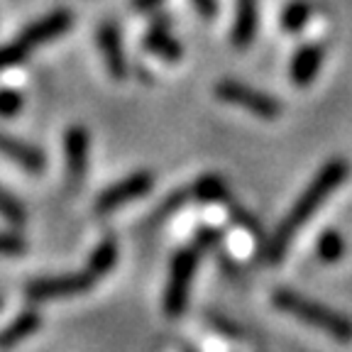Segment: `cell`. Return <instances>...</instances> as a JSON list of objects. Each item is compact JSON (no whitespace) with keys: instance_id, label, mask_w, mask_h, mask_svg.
<instances>
[{"instance_id":"1","label":"cell","mask_w":352,"mask_h":352,"mask_svg":"<svg viewBox=\"0 0 352 352\" xmlns=\"http://www.w3.org/2000/svg\"><path fill=\"white\" fill-rule=\"evenodd\" d=\"M350 174V164L345 160H330L328 164H323V169L316 174V179L308 184L306 191L298 196V201L294 204V208L289 210L284 220L279 223V228L274 230V235L270 237L267 248H264V257L267 262H281L292 245V240L296 237V232L306 226L308 220L314 218V213H318L320 206L328 201V196L340 186Z\"/></svg>"},{"instance_id":"2","label":"cell","mask_w":352,"mask_h":352,"mask_svg":"<svg viewBox=\"0 0 352 352\" xmlns=\"http://www.w3.org/2000/svg\"><path fill=\"white\" fill-rule=\"evenodd\" d=\"M272 301H274V306L279 311L301 320V323L323 330L325 336L333 338V340L352 342V320L347 316H342L340 311H336V308L314 301V298L303 296V294L294 292V289H276L272 294Z\"/></svg>"},{"instance_id":"3","label":"cell","mask_w":352,"mask_h":352,"mask_svg":"<svg viewBox=\"0 0 352 352\" xmlns=\"http://www.w3.org/2000/svg\"><path fill=\"white\" fill-rule=\"evenodd\" d=\"M198 259H201V250L196 245L184 248L174 254L169 270V281L164 289V311L169 318H179L186 311L188 292H191V281L196 274Z\"/></svg>"},{"instance_id":"4","label":"cell","mask_w":352,"mask_h":352,"mask_svg":"<svg viewBox=\"0 0 352 352\" xmlns=\"http://www.w3.org/2000/svg\"><path fill=\"white\" fill-rule=\"evenodd\" d=\"M215 96H218L223 103L250 110V113H254V116L262 118V120H274L281 113V103L274 96L264 94L259 88H252L242 81H235V78H223V81L215 86Z\"/></svg>"},{"instance_id":"5","label":"cell","mask_w":352,"mask_h":352,"mask_svg":"<svg viewBox=\"0 0 352 352\" xmlns=\"http://www.w3.org/2000/svg\"><path fill=\"white\" fill-rule=\"evenodd\" d=\"M96 281L98 279H96L88 270L78 272V274L37 279L28 286V296H30V301H56V298H72V296H78V294L88 292Z\"/></svg>"},{"instance_id":"6","label":"cell","mask_w":352,"mask_h":352,"mask_svg":"<svg viewBox=\"0 0 352 352\" xmlns=\"http://www.w3.org/2000/svg\"><path fill=\"white\" fill-rule=\"evenodd\" d=\"M152 186H154V176L149 174V171H138V174L127 176L122 182L105 188L98 196L96 210H98V213H110V210L120 208V206L132 204V201L147 196V193L152 191Z\"/></svg>"},{"instance_id":"7","label":"cell","mask_w":352,"mask_h":352,"mask_svg":"<svg viewBox=\"0 0 352 352\" xmlns=\"http://www.w3.org/2000/svg\"><path fill=\"white\" fill-rule=\"evenodd\" d=\"M72 22H74V15L69 10H54L47 17H42V20L32 22L17 39L32 52L34 47H42V44L52 42V39H56L59 34H64L66 30L72 28Z\"/></svg>"},{"instance_id":"8","label":"cell","mask_w":352,"mask_h":352,"mask_svg":"<svg viewBox=\"0 0 352 352\" xmlns=\"http://www.w3.org/2000/svg\"><path fill=\"white\" fill-rule=\"evenodd\" d=\"M98 37V47L105 56V66H108L110 76L116 81H122L127 76V59H125V50H122V39H120V30L113 25V22H103L96 32Z\"/></svg>"},{"instance_id":"9","label":"cell","mask_w":352,"mask_h":352,"mask_svg":"<svg viewBox=\"0 0 352 352\" xmlns=\"http://www.w3.org/2000/svg\"><path fill=\"white\" fill-rule=\"evenodd\" d=\"M64 152H66V174L72 186H81L83 176L88 169V132L83 127H72L64 138Z\"/></svg>"},{"instance_id":"10","label":"cell","mask_w":352,"mask_h":352,"mask_svg":"<svg viewBox=\"0 0 352 352\" xmlns=\"http://www.w3.org/2000/svg\"><path fill=\"white\" fill-rule=\"evenodd\" d=\"M323 47L320 44H308V47H301V50L294 54L292 66H289V76H292L294 86H311L314 78L318 76L320 66H323Z\"/></svg>"},{"instance_id":"11","label":"cell","mask_w":352,"mask_h":352,"mask_svg":"<svg viewBox=\"0 0 352 352\" xmlns=\"http://www.w3.org/2000/svg\"><path fill=\"white\" fill-rule=\"evenodd\" d=\"M0 154L8 157L10 162H15V164H20L22 169L32 171V174L42 171L44 164H47L44 152H39V149L32 147V144L22 142V140L10 138L8 132H0Z\"/></svg>"},{"instance_id":"12","label":"cell","mask_w":352,"mask_h":352,"mask_svg":"<svg viewBox=\"0 0 352 352\" xmlns=\"http://www.w3.org/2000/svg\"><path fill=\"white\" fill-rule=\"evenodd\" d=\"M259 28V0H237L235 25H232V44L245 50L254 42Z\"/></svg>"},{"instance_id":"13","label":"cell","mask_w":352,"mask_h":352,"mask_svg":"<svg viewBox=\"0 0 352 352\" xmlns=\"http://www.w3.org/2000/svg\"><path fill=\"white\" fill-rule=\"evenodd\" d=\"M144 47H147L149 52H154V54H160L162 59H166V61H179V56H182V44L176 42L174 34H171L169 20H166V17H160V20L149 28L147 37H144Z\"/></svg>"},{"instance_id":"14","label":"cell","mask_w":352,"mask_h":352,"mask_svg":"<svg viewBox=\"0 0 352 352\" xmlns=\"http://www.w3.org/2000/svg\"><path fill=\"white\" fill-rule=\"evenodd\" d=\"M39 325H42L39 314H34V311H25V314L17 316V318L12 320V323L8 325L3 333H0V347H3V350H8V347L20 345V342L28 340L32 333H37Z\"/></svg>"},{"instance_id":"15","label":"cell","mask_w":352,"mask_h":352,"mask_svg":"<svg viewBox=\"0 0 352 352\" xmlns=\"http://www.w3.org/2000/svg\"><path fill=\"white\" fill-rule=\"evenodd\" d=\"M191 193L201 204H228V201H232L230 191H228V184L215 174L201 176L191 186Z\"/></svg>"},{"instance_id":"16","label":"cell","mask_w":352,"mask_h":352,"mask_svg":"<svg viewBox=\"0 0 352 352\" xmlns=\"http://www.w3.org/2000/svg\"><path fill=\"white\" fill-rule=\"evenodd\" d=\"M116 262H118V242L108 237V240H103L98 248L94 250V254H91V259H88V264H86V270L91 272L96 279H100V276L108 274V272L116 267Z\"/></svg>"},{"instance_id":"17","label":"cell","mask_w":352,"mask_h":352,"mask_svg":"<svg viewBox=\"0 0 352 352\" xmlns=\"http://www.w3.org/2000/svg\"><path fill=\"white\" fill-rule=\"evenodd\" d=\"M316 250H318L320 262L336 264V262H340L342 254H345V240H342V235L338 230H325L323 235L318 237Z\"/></svg>"},{"instance_id":"18","label":"cell","mask_w":352,"mask_h":352,"mask_svg":"<svg viewBox=\"0 0 352 352\" xmlns=\"http://www.w3.org/2000/svg\"><path fill=\"white\" fill-rule=\"evenodd\" d=\"M308 17H311V6L296 0V3H292V6L284 10V15H281V28H284L286 32H298L308 22Z\"/></svg>"},{"instance_id":"19","label":"cell","mask_w":352,"mask_h":352,"mask_svg":"<svg viewBox=\"0 0 352 352\" xmlns=\"http://www.w3.org/2000/svg\"><path fill=\"white\" fill-rule=\"evenodd\" d=\"M0 215L6 220H10V223H15V226L25 223V208H22L20 201L15 196H10L6 188H0Z\"/></svg>"},{"instance_id":"20","label":"cell","mask_w":352,"mask_h":352,"mask_svg":"<svg viewBox=\"0 0 352 352\" xmlns=\"http://www.w3.org/2000/svg\"><path fill=\"white\" fill-rule=\"evenodd\" d=\"M28 54H30V50L20 42V39L6 44V47H0V72H3V69H10V66H15V64H20V61H25V56H28Z\"/></svg>"},{"instance_id":"21","label":"cell","mask_w":352,"mask_h":352,"mask_svg":"<svg viewBox=\"0 0 352 352\" xmlns=\"http://www.w3.org/2000/svg\"><path fill=\"white\" fill-rule=\"evenodd\" d=\"M20 110H22V96L17 91H10V88H3L0 91V116L12 118Z\"/></svg>"},{"instance_id":"22","label":"cell","mask_w":352,"mask_h":352,"mask_svg":"<svg viewBox=\"0 0 352 352\" xmlns=\"http://www.w3.org/2000/svg\"><path fill=\"white\" fill-rule=\"evenodd\" d=\"M25 240L20 235H10V232H0V254L3 257H17L25 252Z\"/></svg>"},{"instance_id":"23","label":"cell","mask_w":352,"mask_h":352,"mask_svg":"<svg viewBox=\"0 0 352 352\" xmlns=\"http://www.w3.org/2000/svg\"><path fill=\"white\" fill-rule=\"evenodd\" d=\"M220 240H223V232H220V230H215V228H201V230L196 232V240H193V245L204 252V250L218 245Z\"/></svg>"},{"instance_id":"24","label":"cell","mask_w":352,"mask_h":352,"mask_svg":"<svg viewBox=\"0 0 352 352\" xmlns=\"http://www.w3.org/2000/svg\"><path fill=\"white\" fill-rule=\"evenodd\" d=\"M228 206H230V210L235 213L232 218H235L242 228H248V230H250V232H254V235H259V232H262V228H259V223L254 220V215H250L248 210H242L240 206L232 204V201H228Z\"/></svg>"},{"instance_id":"25","label":"cell","mask_w":352,"mask_h":352,"mask_svg":"<svg viewBox=\"0 0 352 352\" xmlns=\"http://www.w3.org/2000/svg\"><path fill=\"white\" fill-rule=\"evenodd\" d=\"M210 325H213V328H220L223 330V336H228V338H240V328L232 323H226L223 318H210Z\"/></svg>"},{"instance_id":"26","label":"cell","mask_w":352,"mask_h":352,"mask_svg":"<svg viewBox=\"0 0 352 352\" xmlns=\"http://www.w3.org/2000/svg\"><path fill=\"white\" fill-rule=\"evenodd\" d=\"M193 6L204 17H213L218 12V3L215 0H193Z\"/></svg>"},{"instance_id":"27","label":"cell","mask_w":352,"mask_h":352,"mask_svg":"<svg viewBox=\"0 0 352 352\" xmlns=\"http://www.w3.org/2000/svg\"><path fill=\"white\" fill-rule=\"evenodd\" d=\"M162 0H132V8L140 12H147V10H154V8L160 6Z\"/></svg>"},{"instance_id":"28","label":"cell","mask_w":352,"mask_h":352,"mask_svg":"<svg viewBox=\"0 0 352 352\" xmlns=\"http://www.w3.org/2000/svg\"><path fill=\"white\" fill-rule=\"evenodd\" d=\"M0 308H3V298H0Z\"/></svg>"},{"instance_id":"29","label":"cell","mask_w":352,"mask_h":352,"mask_svg":"<svg viewBox=\"0 0 352 352\" xmlns=\"http://www.w3.org/2000/svg\"><path fill=\"white\" fill-rule=\"evenodd\" d=\"M184 352H193V350H184Z\"/></svg>"}]
</instances>
